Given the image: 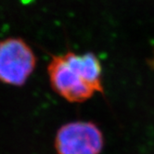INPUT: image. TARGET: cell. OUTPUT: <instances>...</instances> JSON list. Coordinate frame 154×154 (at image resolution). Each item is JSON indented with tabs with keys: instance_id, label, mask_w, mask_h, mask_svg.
Listing matches in <instances>:
<instances>
[{
	"instance_id": "1",
	"label": "cell",
	"mask_w": 154,
	"mask_h": 154,
	"mask_svg": "<svg viewBox=\"0 0 154 154\" xmlns=\"http://www.w3.org/2000/svg\"><path fill=\"white\" fill-rule=\"evenodd\" d=\"M48 75L52 90L71 103H82L104 93L102 65L93 52L54 55Z\"/></svg>"
},
{
	"instance_id": "2",
	"label": "cell",
	"mask_w": 154,
	"mask_h": 154,
	"mask_svg": "<svg viewBox=\"0 0 154 154\" xmlns=\"http://www.w3.org/2000/svg\"><path fill=\"white\" fill-rule=\"evenodd\" d=\"M36 56L29 44L20 37L0 40V83L24 85L36 67Z\"/></svg>"
},
{
	"instance_id": "3",
	"label": "cell",
	"mask_w": 154,
	"mask_h": 154,
	"mask_svg": "<svg viewBox=\"0 0 154 154\" xmlns=\"http://www.w3.org/2000/svg\"><path fill=\"white\" fill-rule=\"evenodd\" d=\"M54 146L58 154H100L104 136L91 121H73L59 128Z\"/></svg>"
}]
</instances>
